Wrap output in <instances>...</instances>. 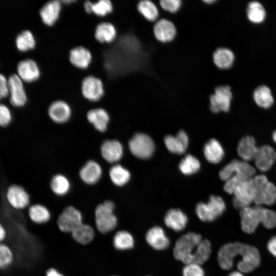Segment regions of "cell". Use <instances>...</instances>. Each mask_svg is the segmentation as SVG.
I'll return each mask as SVG.
<instances>
[{
    "mask_svg": "<svg viewBox=\"0 0 276 276\" xmlns=\"http://www.w3.org/2000/svg\"><path fill=\"white\" fill-rule=\"evenodd\" d=\"M211 250V244L208 240L202 239L201 235L196 233L189 232L177 239L173 255L175 259L185 265H201L209 259Z\"/></svg>",
    "mask_w": 276,
    "mask_h": 276,
    "instance_id": "6da1fadb",
    "label": "cell"
},
{
    "mask_svg": "<svg viewBox=\"0 0 276 276\" xmlns=\"http://www.w3.org/2000/svg\"><path fill=\"white\" fill-rule=\"evenodd\" d=\"M248 182L255 193V205L270 206L275 204L276 187L264 174H256Z\"/></svg>",
    "mask_w": 276,
    "mask_h": 276,
    "instance_id": "7a4b0ae2",
    "label": "cell"
},
{
    "mask_svg": "<svg viewBox=\"0 0 276 276\" xmlns=\"http://www.w3.org/2000/svg\"><path fill=\"white\" fill-rule=\"evenodd\" d=\"M115 204L111 200L99 203L94 211L95 229L103 235L112 233L117 228L118 219L114 214Z\"/></svg>",
    "mask_w": 276,
    "mask_h": 276,
    "instance_id": "3957f363",
    "label": "cell"
},
{
    "mask_svg": "<svg viewBox=\"0 0 276 276\" xmlns=\"http://www.w3.org/2000/svg\"><path fill=\"white\" fill-rule=\"evenodd\" d=\"M257 173L256 169L251 164L239 158H234L220 170L219 176L223 181L234 175L239 176L244 180H248Z\"/></svg>",
    "mask_w": 276,
    "mask_h": 276,
    "instance_id": "277c9868",
    "label": "cell"
},
{
    "mask_svg": "<svg viewBox=\"0 0 276 276\" xmlns=\"http://www.w3.org/2000/svg\"><path fill=\"white\" fill-rule=\"evenodd\" d=\"M225 209V203L220 196L211 195L208 202H199L196 205L195 212L201 221L211 222L220 217Z\"/></svg>",
    "mask_w": 276,
    "mask_h": 276,
    "instance_id": "5b68a950",
    "label": "cell"
},
{
    "mask_svg": "<svg viewBox=\"0 0 276 276\" xmlns=\"http://www.w3.org/2000/svg\"><path fill=\"white\" fill-rule=\"evenodd\" d=\"M83 223L81 212L74 206L65 207L56 219L58 229L65 234H71L78 226Z\"/></svg>",
    "mask_w": 276,
    "mask_h": 276,
    "instance_id": "8992f818",
    "label": "cell"
},
{
    "mask_svg": "<svg viewBox=\"0 0 276 276\" xmlns=\"http://www.w3.org/2000/svg\"><path fill=\"white\" fill-rule=\"evenodd\" d=\"M265 207L257 205L246 208L240 211L241 227L247 234L253 233L263 220Z\"/></svg>",
    "mask_w": 276,
    "mask_h": 276,
    "instance_id": "52a82bcc",
    "label": "cell"
},
{
    "mask_svg": "<svg viewBox=\"0 0 276 276\" xmlns=\"http://www.w3.org/2000/svg\"><path fill=\"white\" fill-rule=\"evenodd\" d=\"M129 148L134 156L140 158L146 159L152 155L155 146L153 141L148 135L137 133L130 140Z\"/></svg>",
    "mask_w": 276,
    "mask_h": 276,
    "instance_id": "ba28073f",
    "label": "cell"
},
{
    "mask_svg": "<svg viewBox=\"0 0 276 276\" xmlns=\"http://www.w3.org/2000/svg\"><path fill=\"white\" fill-rule=\"evenodd\" d=\"M232 93L228 85L219 86L210 97V109L214 113L227 112L231 107Z\"/></svg>",
    "mask_w": 276,
    "mask_h": 276,
    "instance_id": "9c48e42d",
    "label": "cell"
},
{
    "mask_svg": "<svg viewBox=\"0 0 276 276\" xmlns=\"http://www.w3.org/2000/svg\"><path fill=\"white\" fill-rule=\"evenodd\" d=\"M276 162V151L268 145L259 147L258 152L251 164L258 173H265L269 171Z\"/></svg>",
    "mask_w": 276,
    "mask_h": 276,
    "instance_id": "30bf717a",
    "label": "cell"
},
{
    "mask_svg": "<svg viewBox=\"0 0 276 276\" xmlns=\"http://www.w3.org/2000/svg\"><path fill=\"white\" fill-rule=\"evenodd\" d=\"M233 195V205L239 211L254 204L255 193L248 180L240 183L235 189Z\"/></svg>",
    "mask_w": 276,
    "mask_h": 276,
    "instance_id": "8fae6325",
    "label": "cell"
},
{
    "mask_svg": "<svg viewBox=\"0 0 276 276\" xmlns=\"http://www.w3.org/2000/svg\"><path fill=\"white\" fill-rule=\"evenodd\" d=\"M245 244L240 242L228 243L223 245L217 255L218 263L224 270H229L234 265V259L243 250Z\"/></svg>",
    "mask_w": 276,
    "mask_h": 276,
    "instance_id": "7c38bea8",
    "label": "cell"
},
{
    "mask_svg": "<svg viewBox=\"0 0 276 276\" xmlns=\"http://www.w3.org/2000/svg\"><path fill=\"white\" fill-rule=\"evenodd\" d=\"M81 90L85 99L94 102L99 100L104 94L102 81L92 75L87 76L82 80Z\"/></svg>",
    "mask_w": 276,
    "mask_h": 276,
    "instance_id": "4fadbf2b",
    "label": "cell"
},
{
    "mask_svg": "<svg viewBox=\"0 0 276 276\" xmlns=\"http://www.w3.org/2000/svg\"><path fill=\"white\" fill-rule=\"evenodd\" d=\"M8 80L10 103L17 107L24 106L27 102V96L22 80L17 74H12Z\"/></svg>",
    "mask_w": 276,
    "mask_h": 276,
    "instance_id": "5bb4252c",
    "label": "cell"
},
{
    "mask_svg": "<svg viewBox=\"0 0 276 276\" xmlns=\"http://www.w3.org/2000/svg\"><path fill=\"white\" fill-rule=\"evenodd\" d=\"M6 198L9 205L14 209L20 210L28 207L30 198L29 194L21 186L13 185L8 187Z\"/></svg>",
    "mask_w": 276,
    "mask_h": 276,
    "instance_id": "9a60e30c",
    "label": "cell"
},
{
    "mask_svg": "<svg viewBox=\"0 0 276 276\" xmlns=\"http://www.w3.org/2000/svg\"><path fill=\"white\" fill-rule=\"evenodd\" d=\"M258 149L255 138L250 135H246L238 142L237 153L240 159L251 163L254 160Z\"/></svg>",
    "mask_w": 276,
    "mask_h": 276,
    "instance_id": "2e32d148",
    "label": "cell"
},
{
    "mask_svg": "<svg viewBox=\"0 0 276 276\" xmlns=\"http://www.w3.org/2000/svg\"><path fill=\"white\" fill-rule=\"evenodd\" d=\"M260 263V255L255 247L247 245L241 259L237 264L238 270L242 273L252 271Z\"/></svg>",
    "mask_w": 276,
    "mask_h": 276,
    "instance_id": "e0dca14e",
    "label": "cell"
},
{
    "mask_svg": "<svg viewBox=\"0 0 276 276\" xmlns=\"http://www.w3.org/2000/svg\"><path fill=\"white\" fill-rule=\"evenodd\" d=\"M48 113L53 122L58 124H63L70 119L72 110L66 102L58 100L53 101L49 105Z\"/></svg>",
    "mask_w": 276,
    "mask_h": 276,
    "instance_id": "ac0fdd59",
    "label": "cell"
},
{
    "mask_svg": "<svg viewBox=\"0 0 276 276\" xmlns=\"http://www.w3.org/2000/svg\"><path fill=\"white\" fill-rule=\"evenodd\" d=\"M17 75L26 82H32L39 79L40 70L36 62L32 59L20 61L17 66Z\"/></svg>",
    "mask_w": 276,
    "mask_h": 276,
    "instance_id": "d6986e66",
    "label": "cell"
},
{
    "mask_svg": "<svg viewBox=\"0 0 276 276\" xmlns=\"http://www.w3.org/2000/svg\"><path fill=\"white\" fill-rule=\"evenodd\" d=\"M101 154L108 163L113 164L119 161L123 155V147L116 140H107L101 146Z\"/></svg>",
    "mask_w": 276,
    "mask_h": 276,
    "instance_id": "ffe728a7",
    "label": "cell"
},
{
    "mask_svg": "<svg viewBox=\"0 0 276 276\" xmlns=\"http://www.w3.org/2000/svg\"><path fill=\"white\" fill-rule=\"evenodd\" d=\"M62 4L59 0H52L43 4L39 11L43 22L51 26L58 20L61 10Z\"/></svg>",
    "mask_w": 276,
    "mask_h": 276,
    "instance_id": "44dd1931",
    "label": "cell"
},
{
    "mask_svg": "<svg viewBox=\"0 0 276 276\" xmlns=\"http://www.w3.org/2000/svg\"><path fill=\"white\" fill-rule=\"evenodd\" d=\"M148 244L156 250H164L168 247L170 240L164 230L160 226H155L150 228L146 234Z\"/></svg>",
    "mask_w": 276,
    "mask_h": 276,
    "instance_id": "7402d4cb",
    "label": "cell"
},
{
    "mask_svg": "<svg viewBox=\"0 0 276 276\" xmlns=\"http://www.w3.org/2000/svg\"><path fill=\"white\" fill-rule=\"evenodd\" d=\"M102 169L97 162L90 160L82 167L79 171L81 179L87 185L97 183L102 175Z\"/></svg>",
    "mask_w": 276,
    "mask_h": 276,
    "instance_id": "603a6c76",
    "label": "cell"
},
{
    "mask_svg": "<svg viewBox=\"0 0 276 276\" xmlns=\"http://www.w3.org/2000/svg\"><path fill=\"white\" fill-rule=\"evenodd\" d=\"M70 62L74 66L79 68H87L92 60L90 51L83 46L75 47L69 52Z\"/></svg>",
    "mask_w": 276,
    "mask_h": 276,
    "instance_id": "cb8c5ba5",
    "label": "cell"
},
{
    "mask_svg": "<svg viewBox=\"0 0 276 276\" xmlns=\"http://www.w3.org/2000/svg\"><path fill=\"white\" fill-rule=\"evenodd\" d=\"M153 31L156 38L162 42L172 41L176 34L174 25L171 21L166 19L157 21L154 26Z\"/></svg>",
    "mask_w": 276,
    "mask_h": 276,
    "instance_id": "d4e9b609",
    "label": "cell"
},
{
    "mask_svg": "<svg viewBox=\"0 0 276 276\" xmlns=\"http://www.w3.org/2000/svg\"><path fill=\"white\" fill-rule=\"evenodd\" d=\"M188 219L187 215L180 210H169L164 217V222L167 227L175 232L183 230L187 226Z\"/></svg>",
    "mask_w": 276,
    "mask_h": 276,
    "instance_id": "484cf974",
    "label": "cell"
},
{
    "mask_svg": "<svg viewBox=\"0 0 276 276\" xmlns=\"http://www.w3.org/2000/svg\"><path fill=\"white\" fill-rule=\"evenodd\" d=\"M164 143L169 151L175 154L183 153L188 147L189 139L183 130L179 131L176 136L167 135L164 139Z\"/></svg>",
    "mask_w": 276,
    "mask_h": 276,
    "instance_id": "4316f807",
    "label": "cell"
},
{
    "mask_svg": "<svg viewBox=\"0 0 276 276\" xmlns=\"http://www.w3.org/2000/svg\"><path fill=\"white\" fill-rule=\"evenodd\" d=\"M88 121L99 132H105L108 127L109 116L106 110L97 108L89 110L86 115Z\"/></svg>",
    "mask_w": 276,
    "mask_h": 276,
    "instance_id": "83f0119b",
    "label": "cell"
},
{
    "mask_svg": "<svg viewBox=\"0 0 276 276\" xmlns=\"http://www.w3.org/2000/svg\"><path fill=\"white\" fill-rule=\"evenodd\" d=\"M96 234L95 228L91 225L83 223L71 234L72 239L82 245H87L94 240Z\"/></svg>",
    "mask_w": 276,
    "mask_h": 276,
    "instance_id": "f1b7e54d",
    "label": "cell"
},
{
    "mask_svg": "<svg viewBox=\"0 0 276 276\" xmlns=\"http://www.w3.org/2000/svg\"><path fill=\"white\" fill-rule=\"evenodd\" d=\"M203 153L206 159L212 164L220 163L224 156V150L220 143L215 139L210 140L204 145Z\"/></svg>",
    "mask_w": 276,
    "mask_h": 276,
    "instance_id": "f546056e",
    "label": "cell"
},
{
    "mask_svg": "<svg viewBox=\"0 0 276 276\" xmlns=\"http://www.w3.org/2000/svg\"><path fill=\"white\" fill-rule=\"evenodd\" d=\"M28 217L34 224L42 225L50 221L52 215L47 206L41 204L36 203L29 208Z\"/></svg>",
    "mask_w": 276,
    "mask_h": 276,
    "instance_id": "4dcf8cb0",
    "label": "cell"
},
{
    "mask_svg": "<svg viewBox=\"0 0 276 276\" xmlns=\"http://www.w3.org/2000/svg\"><path fill=\"white\" fill-rule=\"evenodd\" d=\"M112 243L113 248L118 251H126L132 249L134 245V239L132 235L125 230H119L112 237Z\"/></svg>",
    "mask_w": 276,
    "mask_h": 276,
    "instance_id": "1f68e13d",
    "label": "cell"
},
{
    "mask_svg": "<svg viewBox=\"0 0 276 276\" xmlns=\"http://www.w3.org/2000/svg\"><path fill=\"white\" fill-rule=\"evenodd\" d=\"M253 99L258 106L264 109L271 107L274 101L270 89L264 85H260L255 89Z\"/></svg>",
    "mask_w": 276,
    "mask_h": 276,
    "instance_id": "d6a6232c",
    "label": "cell"
},
{
    "mask_svg": "<svg viewBox=\"0 0 276 276\" xmlns=\"http://www.w3.org/2000/svg\"><path fill=\"white\" fill-rule=\"evenodd\" d=\"M94 36L99 42L107 43L112 42L117 36L116 28L110 22H101L96 26Z\"/></svg>",
    "mask_w": 276,
    "mask_h": 276,
    "instance_id": "836d02e7",
    "label": "cell"
},
{
    "mask_svg": "<svg viewBox=\"0 0 276 276\" xmlns=\"http://www.w3.org/2000/svg\"><path fill=\"white\" fill-rule=\"evenodd\" d=\"M213 59L214 63L219 68L227 70L233 65L235 60V55L230 49L220 48L214 52Z\"/></svg>",
    "mask_w": 276,
    "mask_h": 276,
    "instance_id": "e575fe53",
    "label": "cell"
},
{
    "mask_svg": "<svg viewBox=\"0 0 276 276\" xmlns=\"http://www.w3.org/2000/svg\"><path fill=\"white\" fill-rule=\"evenodd\" d=\"M84 8L87 13H93L99 16H104L113 10V5L109 0H99L95 2L85 1Z\"/></svg>",
    "mask_w": 276,
    "mask_h": 276,
    "instance_id": "d590c367",
    "label": "cell"
},
{
    "mask_svg": "<svg viewBox=\"0 0 276 276\" xmlns=\"http://www.w3.org/2000/svg\"><path fill=\"white\" fill-rule=\"evenodd\" d=\"M246 14L251 22L260 24L265 19L266 11L261 3L258 1H252L247 5Z\"/></svg>",
    "mask_w": 276,
    "mask_h": 276,
    "instance_id": "8d00e7d4",
    "label": "cell"
},
{
    "mask_svg": "<svg viewBox=\"0 0 276 276\" xmlns=\"http://www.w3.org/2000/svg\"><path fill=\"white\" fill-rule=\"evenodd\" d=\"M109 176L111 182L119 187L126 185L130 178L129 171L119 164L114 165L110 168Z\"/></svg>",
    "mask_w": 276,
    "mask_h": 276,
    "instance_id": "74e56055",
    "label": "cell"
},
{
    "mask_svg": "<svg viewBox=\"0 0 276 276\" xmlns=\"http://www.w3.org/2000/svg\"><path fill=\"white\" fill-rule=\"evenodd\" d=\"M17 49L25 52L33 49L36 45V40L32 33L28 30H24L18 34L15 39Z\"/></svg>",
    "mask_w": 276,
    "mask_h": 276,
    "instance_id": "f35d334b",
    "label": "cell"
},
{
    "mask_svg": "<svg viewBox=\"0 0 276 276\" xmlns=\"http://www.w3.org/2000/svg\"><path fill=\"white\" fill-rule=\"evenodd\" d=\"M50 186L52 191L58 196L66 195L71 188L69 179L65 175L61 174H56L52 177Z\"/></svg>",
    "mask_w": 276,
    "mask_h": 276,
    "instance_id": "ab89813d",
    "label": "cell"
},
{
    "mask_svg": "<svg viewBox=\"0 0 276 276\" xmlns=\"http://www.w3.org/2000/svg\"><path fill=\"white\" fill-rule=\"evenodd\" d=\"M139 12L148 20L153 21L158 16V11L156 6L151 1L144 0L137 4Z\"/></svg>",
    "mask_w": 276,
    "mask_h": 276,
    "instance_id": "60d3db41",
    "label": "cell"
},
{
    "mask_svg": "<svg viewBox=\"0 0 276 276\" xmlns=\"http://www.w3.org/2000/svg\"><path fill=\"white\" fill-rule=\"evenodd\" d=\"M200 167L199 161L192 155H187L180 162L179 168L185 175H191L197 172Z\"/></svg>",
    "mask_w": 276,
    "mask_h": 276,
    "instance_id": "b9f144b4",
    "label": "cell"
},
{
    "mask_svg": "<svg viewBox=\"0 0 276 276\" xmlns=\"http://www.w3.org/2000/svg\"><path fill=\"white\" fill-rule=\"evenodd\" d=\"M14 252L10 246L0 243V270H6L14 263Z\"/></svg>",
    "mask_w": 276,
    "mask_h": 276,
    "instance_id": "7bdbcfd3",
    "label": "cell"
},
{
    "mask_svg": "<svg viewBox=\"0 0 276 276\" xmlns=\"http://www.w3.org/2000/svg\"><path fill=\"white\" fill-rule=\"evenodd\" d=\"M182 276H205V273L201 265L190 263L183 268Z\"/></svg>",
    "mask_w": 276,
    "mask_h": 276,
    "instance_id": "ee69618b",
    "label": "cell"
},
{
    "mask_svg": "<svg viewBox=\"0 0 276 276\" xmlns=\"http://www.w3.org/2000/svg\"><path fill=\"white\" fill-rule=\"evenodd\" d=\"M262 224L268 229L274 228L276 226V212L266 208Z\"/></svg>",
    "mask_w": 276,
    "mask_h": 276,
    "instance_id": "f6af8a7d",
    "label": "cell"
},
{
    "mask_svg": "<svg viewBox=\"0 0 276 276\" xmlns=\"http://www.w3.org/2000/svg\"><path fill=\"white\" fill-rule=\"evenodd\" d=\"M12 120V114L9 108L5 105L0 103V126L6 127Z\"/></svg>",
    "mask_w": 276,
    "mask_h": 276,
    "instance_id": "bcb514c9",
    "label": "cell"
},
{
    "mask_svg": "<svg viewBox=\"0 0 276 276\" xmlns=\"http://www.w3.org/2000/svg\"><path fill=\"white\" fill-rule=\"evenodd\" d=\"M159 3L163 9L171 13L178 11L181 5L180 0H162Z\"/></svg>",
    "mask_w": 276,
    "mask_h": 276,
    "instance_id": "7dc6e473",
    "label": "cell"
},
{
    "mask_svg": "<svg viewBox=\"0 0 276 276\" xmlns=\"http://www.w3.org/2000/svg\"><path fill=\"white\" fill-rule=\"evenodd\" d=\"M9 95L8 80L0 73V100L6 98Z\"/></svg>",
    "mask_w": 276,
    "mask_h": 276,
    "instance_id": "c3c4849f",
    "label": "cell"
},
{
    "mask_svg": "<svg viewBox=\"0 0 276 276\" xmlns=\"http://www.w3.org/2000/svg\"><path fill=\"white\" fill-rule=\"evenodd\" d=\"M267 249L273 256L276 257V236L271 237L268 241Z\"/></svg>",
    "mask_w": 276,
    "mask_h": 276,
    "instance_id": "681fc988",
    "label": "cell"
},
{
    "mask_svg": "<svg viewBox=\"0 0 276 276\" xmlns=\"http://www.w3.org/2000/svg\"><path fill=\"white\" fill-rule=\"evenodd\" d=\"M8 233L6 227L0 222V243H3L7 238Z\"/></svg>",
    "mask_w": 276,
    "mask_h": 276,
    "instance_id": "f907efd6",
    "label": "cell"
},
{
    "mask_svg": "<svg viewBox=\"0 0 276 276\" xmlns=\"http://www.w3.org/2000/svg\"><path fill=\"white\" fill-rule=\"evenodd\" d=\"M45 276H65L57 269L54 268L48 269L45 273Z\"/></svg>",
    "mask_w": 276,
    "mask_h": 276,
    "instance_id": "816d5d0a",
    "label": "cell"
},
{
    "mask_svg": "<svg viewBox=\"0 0 276 276\" xmlns=\"http://www.w3.org/2000/svg\"><path fill=\"white\" fill-rule=\"evenodd\" d=\"M228 276H244L242 272L238 271H233L230 273Z\"/></svg>",
    "mask_w": 276,
    "mask_h": 276,
    "instance_id": "f5cc1de1",
    "label": "cell"
},
{
    "mask_svg": "<svg viewBox=\"0 0 276 276\" xmlns=\"http://www.w3.org/2000/svg\"><path fill=\"white\" fill-rule=\"evenodd\" d=\"M272 139L273 142L276 144V130L272 133Z\"/></svg>",
    "mask_w": 276,
    "mask_h": 276,
    "instance_id": "db71d44e",
    "label": "cell"
},
{
    "mask_svg": "<svg viewBox=\"0 0 276 276\" xmlns=\"http://www.w3.org/2000/svg\"><path fill=\"white\" fill-rule=\"evenodd\" d=\"M215 2H216V1H214V0L204 1V2H205V3H207L208 4H212V3H215Z\"/></svg>",
    "mask_w": 276,
    "mask_h": 276,
    "instance_id": "11a10c76",
    "label": "cell"
},
{
    "mask_svg": "<svg viewBox=\"0 0 276 276\" xmlns=\"http://www.w3.org/2000/svg\"><path fill=\"white\" fill-rule=\"evenodd\" d=\"M111 276H117V275H111Z\"/></svg>",
    "mask_w": 276,
    "mask_h": 276,
    "instance_id": "9f6ffc18",
    "label": "cell"
}]
</instances>
